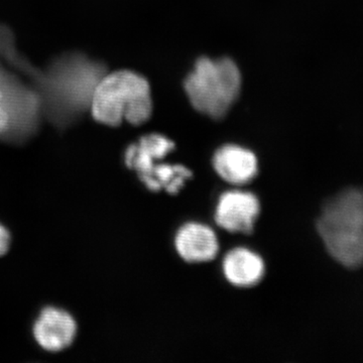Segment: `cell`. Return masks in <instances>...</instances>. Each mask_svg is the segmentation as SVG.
<instances>
[{
	"label": "cell",
	"mask_w": 363,
	"mask_h": 363,
	"mask_svg": "<svg viewBox=\"0 0 363 363\" xmlns=\"http://www.w3.org/2000/svg\"><path fill=\"white\" fill-rule=\"evenodd\" d=\"M106 74L104 64L82 54L59 57L43 72V113L62 125L90 108L95 88Z\"/></svg>",
	"instance_id": "obj_1"
},
{
	"label": "cell",
	"mask_w": 363,
	"mask_h": 363,
	"mask_svg": "<svg viewBox=\"0 0 363 363\" xmlns=\"http://www.w3.org/2000/svg\"><path fill=\"white\" fill-rule=\"evenodd\" d=\"M0 89L11 111V123L4 138L20 143L30 138L43 113V72L35 71L16 48L11 33L0 26Z\"/></svg>",
	"instance_id": "obj_2"
},
{
	"label": "cell",
	"mask_w": 363,
	"mask_h": 363,
	"mask_svg": "<svg viewBox=\"0 0 363 363\" xmlns=\"http://www.w3.org/2000/svg\"><path fill=\"white\" fill-rule=\"evenodd\" d=\"M317 231L334 259L348 269L363 267V188H348L325 202Z\"/></svg>",
	"instance_id": "obj_3"
},
{
	"label": "cell",
	"mask_w": 363,
	"mask_h": 363,
	"mask_svg": "<svg viewBox=\"0 0 363 363\" xmlns=\"http://www.w3.org/2000/svg\"><path fill=\"white\" fill-rule=\"evenodd\" d=\"M91 113L108 126L128 121L133 125L147 123L152 113V100L147 79L133 71L105 74L93 93Z\"/></svg>",
	"instance_id": "obj_4"
},
{
	"label": "cell",
	"mask_w": 363,
	"mask_h": 363,
	"mask_svg": "<svg viewBox=\"0 0 363 363\" xmlns=\"http://www.w3.org/2000/svg\"><path fill=\"white\" fill-rule=\"evenodd\" d=\"M241 82L240 69L233 60L201 57L186 78L184 88L196 111L218 121L240 97Z\"/></svg>",
	"instance_id": "obj_5"
},
{
	"label": "cell",
	"mask_w": 363,
	"mask_h": 363,
	"mask_svg": "<svg viewBox=\"0 0 363 363\" xmlns=\"http://www.w3.org/2000/svg\"><path fill=\"white\" fill-rule=\"evenodd\" d=\"M259 212L260 204L257 196L245 191H228L219 198L215 221L228 233L250 234L252 233Z\"/></svg>",
	"instance_id": "obj_6"
},
{
	"label": "cell",
	"mask_w": 363,
	"mask_h": 363,
	"mask_svg": "<svg viewBox=\"0 0 363 363\" xmlns=\"http://www.w3.org/2000/svg\"><path fill=\"white\" fill-rule=\"evenodd\" d=\"M77 325L69 313L59 308H45L33 326V336L40 347L58 352L73 343Z\"/></svg>",
	"instance_id": "obj_7"
},
{
	"label": "cell",
	"mask_w": 363,
	"mask_h": 363,
	"mask_svg": "<svg viewBox=\"0 0 363 363\" xmlns=\"http://www.w3.org/2000/svg\"><path fill=\"white\" fill-rule=\"evenodd\" d=\"M212 164L222 180L233 185H245L259 173L255 155L240 145H223L215 152Z\"/></svg>",
	"instance_id": "obj_8"
},
{
	"label": "cell",
	"mask_w": 363,
	"mask_h": 363,
	"mask_svg": "<svg viewBox=\"0 0 363 363\" xmlns=\"http://www.w3.org/2000/svg\"><path fill=\"white\" fill-rule=\"evenodd\" d=\"M179 255L188 262H210L219 250L216 234L210 227L191 222L179 229L175 238Z\"/></svg>",
	"instance_id": "obj_9"
},
{
	"label": "cell",
	"mask_w": 363,
	"mask_h": 363,
	"mask_svg": "<svg viewBox=\"0 0 363 363\" xmlns=\"http://www.w3.org/2000/svg\"><path fill=\"white\" fill-rule=\"evenodd\" d=\"M223 272L231 285L250 288L264 278L266 267L257 253L247 248H235L227 253L223 260Z\"/></svg>",
	"instance_id": "obj_10"
},
{
	"label": "cell",
	"mask_w": 363,
	"mask_h": 363,
	"mask_svg": "<svg viewBox=\"0 0 363 363\" xmlns=\"http://www.w3.org/2000/svg\"><path fill=\"white\" fill-rule=\"evenodd\" d=\"M175 150V143L166 136L147 135L138 142L133 143L125 150L124 162L126 166L138 175L145 173L157 162H161L167 155Z\"/></svg>",
	"instance_id": "obj_11"
},
{
	"label": "cell",
	"mask_w": 363,
	"mask_h": 363,
	"mask_svg": "<svg viewBox=\"0 0 363 363\" xmlns=\"http://www.w3.org/2000/svg\"><path fill=\"white\" fill-rule=\"evenodd\" d=\"M190 169L182 164H172L162 162L140 174L138 178L145 187L154 192L164 190L169 194H177L185 186L186 182L192 178Z\"/></svg>",
	"instance_id": "obj_12"
},
{
	"label": "cell",
	"mask_w": 363,
	"mask_h": 363,
	"mask_svg": "<svg viewBox=\"0 0 363 363\" xmlns=\"http://www.w3.org/2000/svg\"><path fill=\"white\" fill-rule=\"evenodd\" d=\"M11 123V111L9 100L0 89V136L4 138Z\"/></svg>",
	"instance_id": "obj_13"
},
{
	"label": "cell",
	"mask_w": 363,
	"mask_h": 363,
	"mask_svg": "<svg viewBox=\"0 0 363 363\" xmlns=\"http://www.w3.org/2000/svg\"><path fill=\"white\" fill-rule=\"evenodd\" d=\"M11 247V234L9 230L0 224V257L6 255Z\"/></svg>",
	"instance_id": "obj_14"
}]
</instances>
